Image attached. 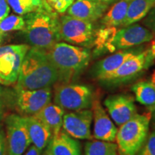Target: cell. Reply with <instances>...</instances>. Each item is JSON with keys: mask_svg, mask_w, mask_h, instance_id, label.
Returning a JSON list of instances; mask_svg holds the SVG:
<instances>
[{"mask_svg": "<svg viewBox=\"0 0 155 155\" xmlns=\"http://www.w3.org/2000/svg\"><path fill=\"white\" fill-rule=\"evenodd\" d=\"M143 24L149 30L155 32V5L151 9L147 16L144 17Z\"/></svg>", "mask_w": 155, "mask_h": 155, "instance_id": "29", "label": "cell"}, {"mask_svg": "<svg viewBox=\"0 0 155 155\" xmlns=\"http://www.w3.org/2000/svg\"><path fill=\"white\" fill-rule=\"evenodd\" d=\"M40 152L41 151L39 150L35 145H32L24 155H40Z\"/></svg>", "mask_w": 155, "mask_h": 155, "instance_id": "32", "label": "cell"}, {"mask_svg": "<svg viewBox=\"0 0 155 155\" xmlns=\"http://www.w3.org/2000/svg\"><path fill=\"white\" fill-rule=\"evenodd\" d=\"M155 59V41L147 49L126 61L116 71L99 81L107 86H118L133 81L152 65Z\"/></svg>", "mask_w": 155, "mask_h": 155, "instance_id": "5", "label": "cell"}, {"mask_svg": "<svg viewBox=\"0 0 155 155\" xmlns=\"http://www.w3.org/2000/svg\"><path fill=\"white\" fill-rule=\"evenodd\" d=\"M46 52L58 71V83H71L75 80L88 67L91 59L89 48L66 42H58Z\"/></svg>", "mask_w": 155, "mask_h": 155, "instance_id": "3", "label": "cell"}, {"mask_svg": "<svg viewBox=\"0 0 155 155\" xmlns=\"http://www.w3.org/2000/svg\"><path fill=\"white\" fill-rule=\"evenodd\" d=\"M47 150L50 155H82L78 141L62 129L52 137Z\"/></svg>", "mask_w": 155, "mask_h": 155, "instance_id": "17", "label": "cell"}, {"mask_svg": "<svg viewBox=\"0 0 155 155\" xmlns=\"http://www.w3.org/2000/svg\"><path fill=\"white\" fill-rule=\"evenodd\" d=\"M131 0H119L101 17V24L104 26H121L127 15L128 7Z\"/></svg>", "mask_w": 155, "mask_h": 155, "instance_id": "22", "label": "cell"}, {"mask_svg": "<svg viewBox=\"0 0 155 155\" xmlns=\"http://www.w3.org/2000/svg\"><path fill=\"white\" fill-rule=\"evenodd\" d=\"M151 82H152L153 86H154L155 88V71H154V73H153L152 75V77H151Z\"/></svg>", "mask_w": 155, "mask_h": 155, "instance_id": "36", "label": "cell"}, {"mask_svg": "<svg viewBox=\"0 0 155 155\" xmlns=\"http://www.w3.org/2000/svg\"><path fill=\"white\" fill-rule=\"evenodd\" d=\"M151 121V114H137L120 126L116 141L119 155H137L144 144Z\"/></svg>", "mask_w": 155, "mask_h": 155, "instance_id": "4", "label": "cell"}, {"mask_svg": "<svg viewBox=\"0 0 155 155\" xmlns=\"http://www.w3.org/2000/svg\"><path fill=\"white\" fill-rule=\"evenodd\" d=\"M135 99L150 112L155 108V88L151 81H141L131 87Z\"/></svg>", "mask_w": 155, "mask_h": 155, "instance_id": "21", "label": "cell"}, {"mask_svg": "<svg viewBox=\"0 0 155 155\" xmlns=\"http://www.w3.org/2000/svg\"><path fill=\"white\" fill-rule=\"evenodd\" d=\"M0 155H7V141L3 131L0 130Z\"/></svg>", "mask_w": 155, "mask_h": 155, "instance_id": "31", "label": "cell"}, {"mask_svg": "<svg viewBox=\"0 0 155 155\" xmlns=\"http://www.w3.org/2000/svg\"><path fill=\"white\" fill-rule=\"evenodd\" d=\"M30 49L27 44L0 47V78L5 85L17 83L22 61Z\"/></svg>", "mask_w": 155, "mask_h": 155, "instance_id": "8", "label": "cell"}, {"mask_svg": "<svg viewBox=\"0 0 155 155\" xmlns=\"http://www.w3.org/2000/svg\"><path fill=\"white\" fill-rule=\"evenodd\" d=\"M94 100V93L88 86L71 83H56L54 102L64 110L89 109Z\"/></svg>", "mask_w": 155, "mask_h": 155, "instance_id": "6", "label": "cell"}, {"mask_svg": "<svg viewBox=\"0 0 155 155\" xmlns=\"http://www.w3.org/2000/svg\"><path fill=\"white\" fill-rule=\"evenodd\" d=\"M104 104L111 119L118 126L126 123L138 114L134 98L131 95H111L106 98Z\"/></svg>", "mask_w": 155, "mask_h": 155, "instance_id": "11", "label": "cell"}, {"mask_svg": "<svg viewBox=\"0 0 155 155\" xmlns=\"http://www.w3.org/2000/svg\"><path fill=\"white\" fill-rule=\"evenodd\" d=\"M94 119V137L97 140L114 142L118 129L111 118L106 113L98 99H94L92 104Z\"/></svg>", "mask_w": 155, "mask_h": 155, "instance_id": "15", "label": "cell"}, {"mask_svg": "<svg viewBox=\"0 0 155 155\" xmlns=\"http://www.w3.org/2000/svg\"><path fill=\"white\" fill-rule=\"evenodd\" d=\"M6 124L7 155H22L32 144L24 116L12 114L7 117Z\"/></svg>", "mask_w": 155, "mask_h": 155, "instance_id": "9", "label": "cell"}, {"mask_svg": "<svg viewBox=\"0 0 155 155\" xmlns=\"http://www.w3.org/2000/svg\"><path fill=\"white\" fill-rule=\"evenodd\" d=\"M4 91H5V90H4V88L1 86V85H0V97H1L3 95Z\"/></svg>", "mask_w": 155, "mask_h": 155, "instance_id": "37", "label": "cell"}, {"mask_svg": "<svg viewBox=\"0 0 155 155\" xmlns=\"http://www.w3.org/2000/svg\"><path fill=\"white\" fill-rule=\"evenodd\" d=\"M96 28L91 22L70 15L60 17V35L61 40L73 45L90 48L94 46Z\"/></svg>", "mask_w": 155, "mask_h": 155, "instance_id": "7", "label": "cell"}, {"mask_svg": "<svg viewBox=\"0 0 155 155\" xmlns=\"http://www.w3.org/2000/svg\"><path fill=\"white\" fill-rule=\"evenodd\" d=\"M0 84H2V85H5V82H4V81L2 80L1 78H0Z\"/></svg>", "mask_w": 155, "mask_h": 155, "instance_id": "40", "label": "cell"}, {"mask_svg": "<svg viewBox=\"0 0 155 155\" xmlns=\"http://www.w3.org/2000/svg\"><path fill=\"white\" fill-rule=\"evenodd\" d=\"M152 2H154L155 3V0H152Z\"/></svg>", "mask_w": 155, "mask_h": 155, "instance_id": "42", "label": "cell"}, {"mask_svg": "<svg viewBox=\"0 0 155 155\" xmlns=\"http://www.w3.org/2000/svg\"><path fill=\"white\" fill-rule=\"evenodd\" d=\"M65 110L56 104L49 103L35 116L44 123L51 131L52 135H55L62 129Z\"/></svg>", "mask_w": 155, "mask_h": 155, "instance_id": "19", "label": "cell"}, {"mask_svg": "<svg viewBox=\"0 0 155 155\" xmlns=\"http://www.w3.org/2000/svg\"><path fill=\"white\" fill-rule=\"evenodd\" d=\"M2 110L1 105H0V120L2 119Z\"/></svg>", "mask_w": 155, "mask_h": 155, "instance_id": "38", "label": "cell"}, {"mask_svg": "<svg viewBox=\"0 0 155 155\" xmlns=\"http://www.w3.org/2000/svg\"><path fill=\"white\" fill-rule=\"evenodd\" d=\"M58 82V71L50 61L46 50L30 48L21 65L16 90L51 88Z\"/></svg>", "mask_w": 155, "mask_h": 155, "instance_id": "2", "label": "cell"}, {"mask_svg": "<svg viewBox=\"0 0 155 155\" xmlns=\"http://www.w3.org/2000/svg\"><path fill=\"white\" fill-rule=\"evenodd\" d=\"M25 26L24 17L21 15H8L0 21V32L2 34L12 31H22Z\"/></svg>", "mask_w": 155, "mask_h": 155, "instance_id": "25", "label": "cell"}, {"mask_svg": "<svg viewBox=\"0 0 155 155\" xmlns=\"http://www.w3.org/2000/svg\"><path fill=\"white\" fill-rule=\"evenodd\" d=\"M92 121V110L73 111L64 114L62 129L73 138L91 139L92 138L91 131Z\"/></svg>", "mask_w": 155, "mask_h": 155, "instance_id": "12", "label": "cell"}, {"mask_svg": "<svg viewBox=\"0 0 155 155\" xmlns=\"http://www.w3.org/2000/svg\"><path fill=\"white\" fill-rule=\"evenodd\" d=\"M150 114H151V119H152L153 124H154V126L155 127V108L153 110V111L150 112Z\"/></svg>", "mask_w": 155, "mask_h": 155, "instance_id": "34", "label": "cell"}, {"mask_svg": "<svg viewBox=\"0 0 155 155\" xmlns=\"http://www.w3.org/2000/svg\"><path fill=\"white\" fill-rule=\"evenodd\" d=\"M108 7L106 4L94 0H75L66 12L70 16L94 22L101 18Z\"/></svg>", "mask_w": 155, "mask_h": 155, "instance_id": "16", "label": "cell"}, {"mask_svg": "<svg viewBox=\"0 0 155 155\" xmlns=\"http://www.w3.org/2000/svg\"><path fill=\"white\" fill-rule=\"evenodd\" d=\"M23 17L25 26L22 32L33 48L48 50L61 40L60 17L48 3Z\"/></svg>", "mask_w": 155, "mask_h": 155, "instance_id": "1", "label": "cell"}, {"mask_svg": "<svg viewBox=\"0 0 155 155\" xmlns=\"http://www.w3.org/2000/svg\"><path fill=\"white\" fill-rule=\"evenodd\" d=\"M154 38V33L146 27L132 24L118 30L111 44V53L137 47Z\"/></svg>", "mask_w": 155, "mask_h": 155, "instance_id": "10", "label": "cell"}, {"mask_svg": "<svg viewBox=\"0 0 155 155\" xmlns=\"http://www.w3.org/2000/svg\"><path fill=\"white\" fill-rule=\"evenodd\" d=\"M137 155H155V131L149 134Z\"/></svg>", "mask_w": 155, "mask_h": 155, "instance_id": "26", "label": "cell"}, {"mask_svg": "<svg viewBox=\"0 0 155 155\" xmlns=\"http://www.w3.org/2000/svg\"><path fill=\"white\" fill-rule=\"evenodd\" d=\"M144 48L139 45L137 47L118 50L116 53L98 61L91 69V75L94 78L101 80L106 75L116 71L126 61L142 51Z\"/></svg>", "mask_w": 155, "mask_h": 155, "instance_id": "14", "label": "cell"}, {"mask_svg": "<svg viewBox=\"0 0 155 155\" xmlns=\"http://www.w3.org/2000/svg\"><path fill=\"white\" fill-rule=\"evenodd\" d=\"M7 2L9 7H11L13 11L18 15L22 16V15L30 13V11L21 2V0H7Z\"/></svg>", "mask_w": 155, "mask_h": 155, "instance_id": "28", "label": "cell"}, {"mask_svg": "<svg viewBox=\"0 0 155 155\" xmlns=\"http://www.w3.org/2000/svg\"><path fill=\"white\" fill-rule=\"evenodd\" d=\"M44 155H50V152H48V150H46V151H45V154H44Z\"/></svg>", "mask_w": 155, "mask_h": 155, "instance_id": "39", "label": "cell"}, {"mask_svg": "<svg viewBox=\"0 0 155 155\" xmlns=\"http://www.w3.org/2000/svg\"><path fill=\"white\" fill-rule=\"evenodd\" d=\"M10 12L9 7L7 0H0V21L8 16Z\"/></svg>", "mask_w": 155, "mask_h": 155, "instance_id": "30", "label": "cell"}, {"mask_svg": "<svg viewBox=\"0 0 155 155\" xmlns=\"http://www.w3.org/2000/svg\"><path fill=\"white\" fill-rule=\"evenodd\" d=\"M117 32L115 27L104 26L96 30L94 46L96 47L95 53L108 51L111 53V44Z\"/></svg>", "mask_w": 155, "mask_h": 155, "instance_id": "23", "label": "cell"}, {"mask_svg": "<svg viewBox=\"0 0 155 155\" xmlns=\"http://www.w3.org/2000/svg\"><path fill=\"white\" fill-rule=\"evenodd\" d=\"M2 35H3V34H2L1 32H0V40H1V39H2Z\"/></svg>", "mask_w": 155, "mask_h": 155, "instance_id": "41", "label": "cell"}, {"mask_svg": "<svg viewBox=\"0 0 155 155\" xmlns=\"http://www.w3.org/2000/svg\"><path fill=\"white\" fill-rule=\"evenodd\" d=\"M17 106L22 113L32 116L51 101V88L16 90Z\"/></svg>", "mask_w": 155, "mask_h": 155, "instance_id": "13", "label": "cell"}, {"mask_svg": "<svg viewBox=\"0 0 155 155\" xmlns=\"http://www.w3.org/2000/svg\"><path fill=\"white\" fill-rule=\"evenodd\" d=\"M96 2H101L104 4H106V5H110V4L115 2L117 0H94Z\"/></svg>", "mask_w": 155, "mask_h": 155, "instance_id": "33", "label": "cell"}, {"mask_svg": "<svg viewBox=\"0 0 155 155\" xmlns=\"http://www.w3.org/2000/svg\"><path fill=\"white\" fill-rule=\"evenodd\" d=\"M75 0H46L48 5L59 14H63Z\"/></svg>", "mask_w": 155, "mask_h": 155, "instance_id": "27", "label": "cell"}, {"mask_svg": "<svg viewBox=\"0 0 155 155\" xmlns=\"http://www.w3.org/2000/svg\"><path fill=\"white\" fill-rule=\"evenodd\" d=\"M154 5L152 0H131L121 27L135 24L144 19Z\"/></svg>", "mask_w": 155, "mask_h": 155, "instance_id": "20", "label": "cell"}, {"mask_svg": "<svg viewBox=\"0 0 155 155\" xmlns=\"http://www.w3.org/2000/svg\"><path fill=\"white\" fill-rule=\"evenodd\" d=\"M24 120L31 142L42 152L52 139L51 131L47 126L34 115L24 116Z\"/></svg>", "mask_w": 155, "mask_h": 155, "instance_id": "18", "label": "cell"}, {"mask_svg": "<svg viewBox=\"0 0 155 155\" xmlns=\"http://www.w3.org/2000/svg\"><path fill=\"white\" fill-rule=\"evenodd\" d=\"M117 144L101 140L88 141L85 145L84 155H118Z\"/></svg>", "mask_w": 155, "mask_h": 155, "instance_id": "24", "label": "cell"}, {"mask_svg": "<svg viewBox=\"0 0 155 155\" xmlns=\"http://www.w3.org/2000/svg\"><path fill=\"white\" fill-rule=\"evenodd\" d=\"M33 1H34L35 5V6L37 7H38V8L39 7H40V6L42 5L41 0H33Z\"/></svg>", "mask_w": 155, "mask_h": 155, "instance_id": "35", "label": "cell"}]
</instances>
